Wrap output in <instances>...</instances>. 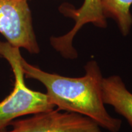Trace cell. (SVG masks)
I'll return each mask as SVG.
<instances>
[{
  "instance_id": "1",
  "label": "cell",
  "mask_w": 132,
  "mask_h": 132,
  "mask_svg": "<svg viewBox=\"0 0 132 132\" xmlns=\"http://www.w3.org/2000/svg\"><path fill=\"white\" fill-rule=\"evenodd\" d=\"M20 61L25 77L43 84L50 102L58 110L85 116L110 132L119 131L121 120L111 116L104 106L102 87L103 78L95 60L87 62L85 75L79 78L44 72L26 62L22 56Z\"/></svg>"
},
{
  "instance_id": "2",
  "label": "cell",
  "mask_w": 132,
  "mask_h": 132,
  "mask_svg": "<svg viewBox=\"0 0 132 132\" xmlns=\"http://www.w3.org/2000/svg\"><path fill=\"white\" fill-rule=\"evenodd\" d=\"M0 55L9 62L15 77L12 92L0 102V132L15 119L23 116L53 110L55 106L50 102L46 94L28 88L24 80V73L20 64V48L9 43L0 41Z\"/></svg>"
},
{
  "instance_id": "3",
  "label": "cell",
  "mask_w": 132,
  "mask_h": 132,
  "mask_svg": "<svg viewBox=\"0 0 132 132\" xmlns=\"http://www.w3.org/2000/svg\"><path fill=\"white\" fill-rule=\"evenodd\" d=\"M28 0H0V33L11 45L32 54L40 52Z\"/></svg>"
},
{
  "instance_id": "4",
  "label": "cell",
  "mask_w": 132,
  "mask_h": 132,
  "mask_svg": "<svg viewBox=\"0 0 132 132\" xmlns=\"http://www.w3.org/2000/svg\"><path fill=\"white\" fill-rule=\"evenodd\" d=\"M9 125L12 129L1 132H102L100 127L91 119L57 108L14 120Z\"/></svg>"
},
{
  "instance_id": "5",
  "label": "cell",
  "mask_w": 132,
  "mask_h": 132,
  "mask_svg": "<svg viewBox=\"0 0 132 132\" xmlns=\"http://www.w3.org/2000/svg\"><path fill=\"white\" fill-rule=\"evenodd\" d=\"M61 11L64 15L73 19L75 21V25L65 35L51 37L50 44L53 48L65 58L76 59L78 54L72 46V41L82 26L91 23L98 28L106 27V18L102 12L101 0H85L81 7L78 9L62 6Z\"/></svg>"
},
{
  "instance_id": "6",
  "label": "cell",
  "mask_w": 132,
  "mask_h": 132,
  "mask_svg": "<svg viewBox=\"0 0 132 132\" xmlns=\"http://www.w3.org/2000/svg\"><path fill=\"white\" fill-rule=\"evenodd\" d=\"M102 87L104 103L113 106L132 128V93L127 89L121 78L118 75L103 78Z\"/></svg>"
},
{
  "instance_id": "7",
  "label": "cell",
  "mask_w": 132,
  "mask_h": 132,
  "mask_svg": "<svg viewBox=\"0 0 132 132\" xmlns=\"http://www.w3.org/2000/svg\"><path fill=\"white\" fill-rule=\"evenodd\" d=\"M132 0H101L102 12L105 17L114 20L123 36L129 34L132 26L130 7Z\"/></svg>"
}]
</instances>
